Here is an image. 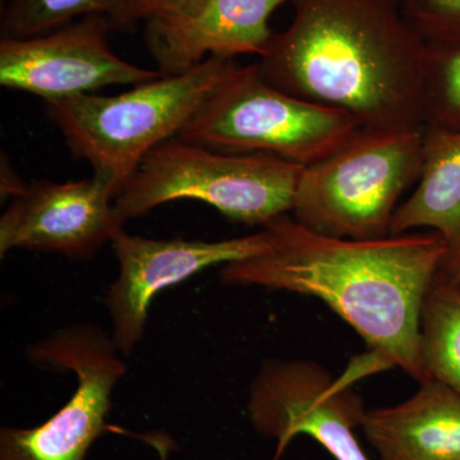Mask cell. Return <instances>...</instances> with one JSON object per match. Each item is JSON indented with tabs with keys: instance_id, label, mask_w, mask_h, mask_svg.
Instances as JSON below:
<instances>
[{
	"instance_id": "1",
	"label": "cell",
	"mask_w": 460,
	"mask_h": 460,
	"mask_svg": "<svg viewBox=\"0 0 460 460\" xmlns=\"http://www.w3.org/2000/svg\"><path fill=\"white\" fill-rule=\"evenodd\" d=\"M262 252L226 263L229 286L262 287L314 296L344 320L390 367L420 384V314L449 248L438 233L380 239L330 237L289 214L266 224Z\"/></svg>"
},
{
	"instance_id": "2",
	"label": "cell",
	"mask_w": 460,
	"mask_h": 460,
	"mask_svg": "<svg viewBox=\"0 0 460 460\" xmlns=\"http://www.w3.org/2000/svg\"><path fill=\"white\" fill-rule=\"evenodd\" d=\"M295 16L256 63L284 93L370 131L425 127L429 48L401 0H293Z\"/></svg>"
},
{
	"instance_id": "3",
	"label": "cell",
	"mask_w": 460,
	"mask_h": 460,
	"mask_svg": "<svg viewBox=\"0 0 460 460\" xmlns=\"http://www.w3.org/2000/svg\"><path fill=\"white\" fill-rule=\"evenodd\" d=\"M233 62L210 57L118 95L47 102L45 111L71 153L118 195L150 151L180 135Z\"/></svg>"
},
{
	"instance_id": "4",
	"label": "cell",
	"mask_w": 460,
	"mask_h": 460,
	"mask_svg": "<svg viewBox=\"0 0 460 460\" xmlns=\"http://www.w3.org/2000/svg\"><path fill=\"white\" fill-rule=\"evenodd\" d=\"M304 168L277 156L223 153L172 137L147 154L114 204L127 222L175 199H196L233 222L263 228L292 214Z\"/></svg>"
},
{
	"instance_id": "5",
	"label": "cell",
	"mask_w": 460,
	"mask_h": 460,
	"mask_svg": "<svg viewBox=\"0 0 460 460\" xmlns=\"http://www.w3.org/2000/svg\"><path fill=\"white\" fill-rule=\"evenodd\" d=\"M422 135L423 128L359 129L334 153L305 166L293 217L330 237H389L399 199L420 178Z\"/></svg>"
},
{
	"instance_id": "6",
	"label": "cell",
	"mask_w": 460,
	"mask_h": 460,
	"mask_svg": "<svg viewBox=\"0 0 460 460\" xmlns=\"http://www.w3.org/2000/svg\"><path fill=\"white\" fill-rule=\"evenodd\" d=\"M359 129L349 115L272 86L256 63L234 60L177 137L223 153L263 154L307 166Z\"/></svg>"
},
{
	"instance_id": "7",
	"label": "cell",
	"mask_w": 460,
	"mask_h": 460,
	"mask_svg": "<svg viewBox=\"0 0 460 460\" xmlns=\"http://www.w3.org/2000/svg\"><path fill=\"white\" fill-rule=\"evenodd\" d=\"M39 367L75 374L74 395L41 425L0 431V460H84L91 447L111 429V395L127 372L113 338L93 323L58 329L30 345Z\"/></svg>"
},
{
	"instance_id": "8",
	"label": "cell",
	"mask_w": 460,
	"mask_h": 460,
	"mask_svg": "<svg viewBox=\"0 0 460 460\" xmlns=\"http://www.w3.org/2000/svg\"><path fill=\"white\" fill-rule=\"evenodd\" d=\"M366 411L352 385L308 359L266 361L248 390V420L278 441L275 460L298 435L313 438L335 460H370L356 436Z\"/></svg>"
},
{
	"instance_id": "9",
	"label": "cell",
	"mask_w": 460,
	"mask_h": 460,
	"mask_svg": "<svg viewBox=\"0 0 460 460\" xmlns=\"http://www.w3.org/2000/svg\"><path fill=\"white\" fill-rule=\"evenodd\" d=\"M111 31L108 17L91 14L33 38L0 39V84L47 102L164 75L118 56Z\"/></svg>"
},
{
	"instance_id": "10",
	"label": "cell",
	"mask_w": 460,
	"mask_h": 460,
	"mask_svg": "<svg viewBox=\"0 0 460 460\" xmlns=\"http://www.w3.org/2000/svg\"><path fill=\"white\" fill-rule=\"evenodd\" d=\"M269 244L265 229L246 237L211 242L145 238L124 230L118 233L111 241L118 277L104 295L118 350L128 357L140 344L151 304L166 288L178 286L211 266L255 256Z\"/></svg>"
},
{
	"instance_id": "11",
	"label": "cell",
	"mask_w": 460,
	"mask_h": 460,
	"mask_svg": "<svg viewBox=\"0 0 460 460\" xmlns=\"http://www.w3.org/2000/svg\"><path fill=\"white\" fill-rule=\"evenodd\" d=\"M107 181H36L12 199L0 217V256L12 250L44 251L90 260L124 230Z\"/></svg>"
},
{
	"instance_id": "12",
	"label": "cell",
	"mask_w": 460,
	"mask_h": 460,
	"mask_svg": "<svg viewBox=\"0 0 460 460\" xmlns=\"http://www.w3.org/2000/svg\"><path fill=\"white\" fill-rule=\"evenodd\" d=\"M293 0H190L180 11L150 18L145 44L163 75H180L208 58L261 57L275 33L269 21Z\"/></svg>"
},
{
	"instance_id": "13",
	"label": "cell",
	"mask_w": 460,
	"mask_h": 460,
	"mask_svg": "<svg viewBox=\"0 0 460 460\" xmlns=\"http://www.w3.org/2000/svg\"><path fill=\"white\" fill-rule=\"evenodd\" d=\"M420 385L407 401L366 411L361 429L378 460H460V395Z\"/></svg>"
},
{
	"instance_id": "14",
	"label": "cell",
	"mask_w": 460,
	"mask_h": 460,
	"mask_svg": "<svg viewBox=\"0 0 460 460\" xmlns=\"http://www.w3.org/2000/svg\"><path fill=\"white\" fill-rule=\"evenodd\" d=\"M417 189L396 208L392 235L428 228L449 248L445 263L460 255V129L425 126Z\"/></svg>"
},
{
	"instance_id": "15",
	"label": "cell",
	"mask_w": 460,
	"mask_h": 460,
	"mask_svg": "<svg viewBox=\"0 0 460 460\" xmlns=\"http://www.w3.org/2000/svg\"><path fill=\"white\" fill-rule=\"evenodd\" d=\"M420 348L426 381L460 395V286L441 271L423 304Z\"/></svg>"
},
{
	"instance_id": "16",
	"label": "cell",
	"mask_w": 460,
	"mask_h": 460,
	"mask_svg": "<svg viewBox=\"0 0 460 460\" xmlns=\"http://www.w3.org/2000/svg\"><path fill=\"white\" fill-rule=\"evenodd\" d=\"M0 7L2 39L33 38L91 14L108 17L115 31L128 30L124 0H4Z\"/></svg>"
},
{
	"instance_id": "17",
	"label": "cell",
	"mask_w": 460,
	"mask_h": 460,
	"mask_svg": "<svg viewBox=\"0 0 460 460\" xmlns=\"http://www.w3.org/2000/svg\"><path fill=\"white\" fill-rule=\"evenodd\" d=\"M423 118L425 126L460 129V48H429Z\"/></svg>"
},
{
	"instance_id": "18",
	"label": "cell",
	"mask_w": 460,
	"mask_h": 460,
	"mask_svg": "<svg viewBox=\"0 0 460 460\" xmlns=\"http://www.w3.org/2000/svg\"><path fill=\"white\" fill-rule=\"evenodd\" d=\"M404 16L432 49H459L460 0H401Z\"/></svg>"
},
{
	"instance_id": "19",
	"label": "cell",
	"mask_w": 460,
	"mask_h": 460,
	"mask_svg": "<svg viewBox=\"0 0 460 460\" xmlns=\"http://www.w3.org/2000/svg\"><path fill=\"white\" fill-rule=\"evenodd\" d=\"M190 0H124L128 30L137 22L180 11Z\"/></svg>"
},
{
	"instance_id": "20",
	"label": "cell",
	"mask_w": 460,
	"mask_h": 460,
	"mask_svg": "<svg viewBox=\"0 0 460 460\" xmlns=\"http://www.w3.org/2000/svg\"><path fill=\"white\" fill-rule=\"evenodd\" d=\"M27 184L20 180V177L12 168L11 162L2 157V198L14 199L20 195Z\"/></svg>"
},
{
	"instance_id": "21",
	"label": "cell",
	"mask_w": 460,
	"mask_h": 460,
	"mask_svg": "<svg viewBox=\"0 0 460 460\" xmlns=\"http://www.w3.org/2000/svg\"><path fill=\"white\" fill-rule=\"evenodd\" d=\"M140 436L142 440L146 441L155 449L159 460H169L172 443L169 436L159 434V432H148V434Z\"/></svg>"
},
{
	"instance_id": "22",
	"label": "cell",
	"mask_w": 460,
	"mask_h": 460,
	"mask_svg": "<svg viewBox=\"0 0 460 460\" xmlns=\"http://www.w3.org/2000/svg\"><path fill=\"white\" fill-rule=\"evenodd\" d=\"M441 275L460 286V255L453 261L445 263Z\"/></svg>"
},
{
	"instance_id": "23",
	"label": "cell",
	"mask_w": 460,
	"mask_h": 460,
	"mask_svg": "<svg viewBox=\"0 0 460 460\" xmlns=\"http://www.w3.org/2000/svg\"><path fill=\"white\" fill-rule=\"evenodd\" d=\"M3 2H4V0H0V3H3Z\"/></svg>"
}]
</instances>
